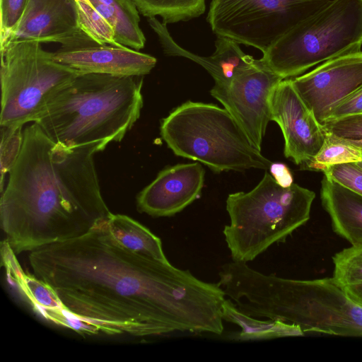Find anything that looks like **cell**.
I'll use <instances>...</instances> for the list:
<instances>
[{
  "label": "cell",
  "instance_id": "d6986e66",
  "mask_svg": "<svg viewBox=\"0 0 362 362\" xmlns=\"http://www.w3.org/2000/svg\"><path fill=\"white\" fill-rule=\"evenodd\" d=\"M89 1L112 28L118 44L138 51L144 47L146 37L139 26V12L132 0Z\"/></svg>",
  "mask_w": 362,
  "mask_h": 362
},
{
  "label": "cell",
  "instance_id": "2e32d148",
  "mask_svg": "<svg viewBox=\"0 0 362 362\" xmlns=\"http://www.w3.org/2000/svg\"><path fill=\"white\" fill-rule=\"evenodd\" d=\"M147 20L157 35L165 55L186 57L199 64L213 77L216 86L226 84L240 69L255 60L244 53L238 42L224 37H217L216 50L212 55L202 57L194 54L174 41L167 29V24L160 22L156 17H149Z\"/></svg>",
  "mask_w": 362,
  "mask_h": 362
},
{
  "label": "cell",
  "instance_id": "8992f818",
  "mask_svg": "<svg viewBox=\"0 0 362 362\" xmlns=\"http://www.w3.org/2000/svg\"><path fill=\"white\" fill-rule=\"evenodd\" d=\"M160 129L176 156L204 163L215 173L266 170L272 163L230 113L214 104L187 101L162 119Z\"/></svg>",
  "mask_w": 362,
  "mask_h": 362
},
{
  "label": "cell",
  "instance_id": "4fadbf2b",
  "mask_svg": "<svg viewBox=\"0 0 362 362\" xmlns=\"http://www.w3.org/2000/svg\"><path fill=\"white\" fill-rule=\"evenodd\" d=\"M272 121L276 122L284 138V156L300 169L318 153L326 136L318 122L295 90L291 79H284L271 97Z\"/></svg>",
  "mask_w": 362,
  "mask_h": 362
},
{
  "label": "cell",
  "instance_id": "277c9868",
  "mask_svg": "<svg viewBox=\"0 0 362 362\" xmlns=\"http://www.w3.org/2000/svg\"><path fill=\"white\" fill-rule=\"evenodd\" d=\"M143 76L83 74L45 103L37 123L69 147L121 141L140 117Z\"/></svg>",
  "mask_w": 362,
  "mask_h": 362
},
{
  "label": "cell",
  "instance_id": "4dcf8cb0",
  "mask_svg": "<svg viewBox=\"0 0 362 362\" xmlns=\"http://www.w3.org/2000/svg\"><path fill=\"white\" fill-rule=\"evenodd\" d=\"M270 174L281 187H290L293 182L292 174L288 168L281 163H272L269 168Z\"/></svg>",
  "mask_w": 362,
  "mask_h": 362
},
{
  "label": "cell",
  "instance_id": "f1b7e54d",
  "mask_svg": "<svg viewBox=\"0 0 362 362\" xmlns=\"http://www.w3.org/2000/svg\"><path fill=\"white\" fill-rule=\"evenodd\" d=\"M25 0H1L0 43L8 37L12 28L19 20Z\"/></svg>",
  "mask_w": 362,
  "mask_h": 362
},
{
  "label": "cell",
  "instance_id": "603a6c76",
  "mask_svg": "<svg viewBox=\"0 0 362 362\" xmlns=\"http://www.w3.org/2000/svg\"><path fill=\"white\" fill-rule=\"evenodd\" d=\"M145 17L160 16L163 23L187 21L202 15L205 0H132Z\"/></svg>",
  "mask_w": 362,
  "mask_h": 362
},
{
  "label": "cell",
  "instance_id": "30bf717a",
  "mask_svg": "<svg viewBox=\"0 0 362 362\" xmlns=\"http://www.w3.org/2000/svg\"><path fill=\"white\" fill-rule=\"evenodd\" d=\"M282 80L260 59H255L240 69L226 84L214 85L210 91L260 151L267 127L272 121V94Z\"/></svg>",
  "mask_w": 362,
  "mask_h": 362
},
{
  "label": "cell",
  "instance_id": "52a82bcc",
  "mask_svg": "<svg viewBox=\"0 0 362 362\" xmlns=\"http://www.w3.org/2000/svg\"><path fill=\"white\" fill-rule=\"evenodd\" d=\"M361 46L362 0H333L279 38L259 59L286 79L331 59L359 52Z\"/></svg>",
  "mask_w": 362,
  "mask_h": 362
},
{
  "label": "cell",
  "instance_id": "5b68a950",
  "mask_svg": "<svg viewBox=\"0 0 362 362\" xmlns=\"http://www.w3.org/2000/svg\"><path fill=\"white\" fill-rule=\"evenodd\" d=\"M313 191L293 183L280 186L268 172L252 190L228 194L230 223L223 234L232 261L254 260L274 243L286 241L309 220Z\"/></svg>",
  "mask_w": 362,
  "mask_h": 362
},
{
  "label": "cell",
  "instance_id": "f546056e",
  "mask_svg": "<svg viewBox=\"0 0 362 362\" xmlns=\"http://www.w3.org/2000/svg\"><path fill=\"white\" fill-rule=\"evenodd\" d=\"M362 113V88L339 103L330 112L327 121Z\"/></svg>",
  "mask_w": 362,
  "mask_h": 362
},
{
  "label": "cell",
  "instance_id": "1f68e13d",
  "mask_svg": "<svg viewBox=\"0 0 362 362\" xmlns=\"http://www.w3.org/2000/svg\"><path fill=\"white\" fill-rule=\"evenodd\" d=\"M356 163L358 165V166H359L361 168H362V160H361V161H360V162H358V163Z\"/></svg>",
  "mask_w": 362,
  "mask_h": 362
},
{
  "label": "cell",
  "instance_id": "83f0119b",
  "mask_svg": "<svg viewBox=\"0 0 362 362\" xmlns=\"http://www.w3.org/2000/svg\"><path fill=\"white\" fill-rule=\"evenodd\" d=\"M323 173L332 180L362 196V168L356 163L333 165Z\"/></svg>",
  "mask_w": 362,
  "mask_h": 362
},
{
  "label": "cell",
  "instance_id": "ffe728a7",
  "mask_svg": "<svg viewBox=\"0 0 362 362\" xmlns=\"http://www.w3.org/2000/svg\"><path fill=\"white\" fill-rule=\"evenodd\" d=\"M222 317L223 321L235 324L241 329L240 332L234 333L231 337L234 340H267L304 335L298 325L279 320H262L247 315L240 311L230 298L224 301Z\"/></svg>",
  "mask_w": 362,
  "mask_h": 362
},
{
  "label": "cell",
  "instance_id": "4316f807",
  "mask_svg": "<svg viewBox=\"0 0 362 362\" xmlns=\"http://www.w3.org/2000/svg\"><path fill=\"white\" fill-rule=\"evenodd\" d=\"M23 127L18 128L1 127V191L4 177L8 173L20 152L23 141Z\"/></svg>",
  "mask_w": 362,
  "mask_h": 362
},
{
  "label": "cell",
  "instance_id": "7c38bea8",
  "mask_svg": "<svg viewBox=\"0 0 362 362\" xmlns=\"http://www.w3.org/2000/svg\"><path fill=\"white\" fill-rule=\"evenodd\" d=\"M18 40L59 43L62 48L97 44L83 30L75 0H25L19 20L0 45Z\"/></svg>",
  "mask_w": 362,
  "mask_h": 362
},
{
  "label": "cell",
  "instance_id": "cb8c5ba5",
  "mask_svg": "<svg viewBox=\"0 0 362 362\" xmlns=\"http://www.w3.org/2000/svg\"><path fill=\"white\" fill-rule=\"evenodd\" d=\"M361 160L362 148L326 133L325 141L318 153L301 170L324 172L333 165Z\"/></svg>",
  "mask_w": 362,
  "mask_h": 362
},
{
  "label": "cell",
  "instance_id": "7a4b0ae2",
  "mask_svg": "<svg viewBox=\"0 0 362 362\" xmlns=\"http://www.w3.org/2000/svg\"><path fill=\"white\" fill-rule=\"evenodd\" d=\"M104 149L55 142L35 122L23 129L0 202L4 243L15 254L81 237L111 215L94 162Z\"/></svg>",
  "mask_w": 362,
  "mask_h": 362
},
{
  "label": "cell",
  "instance_id": "d4e9b609",
  "mask_svg": "<svg viewBox=\"0 0 362 362\" xmlns=\"http://www.w3.org/2000/svg\"><path fill=\"white\" fill-rule=\"evenodd\" d=\"M81 26L86 34L99 45H119L112 28L100 16L89 0H75Z\"/></svg>",
  "mask_w": 362,
  "mask_h": 362
},
{
  "label": "cell",
  "instance_id": "484cf974",
  "mask_svg": "<svg viewBox=\"0 0 362 362\" xmlns=\"http://www.w3.org/2000/svg\"><path fill=\"white\" fill-rule=\"evenodd\" d=\"M322 127L326 133L362 148V113L326 121Z\"/></svg>",
  "mask_w": 362,
  "mask_h": 362
},
{
  "label": "cell",
  "instance_id": "5bb4252c",
  "mask_svg": "<svg viewBox=\"0 0 362 362\" xmlns=\"http://www.w3.org/2000/svg\"><path fill=\"white\" fill-rule=\"evenodd\" d=\"M204 174L199 162L165 167L137 194V210L153 217L174 216L200 197Z\"/></svg>",
  "mask_w": 362,
  "mask_h": 362
},
{
  "label": "cell",
  "instance_id": "9a60e30c",
  "mask_svg": "<svg viewBox=\"0 0 362 362\" xmlns=\"http://www.w3.org/2000/svg\"><path fill=\"white\" fill-rule=\"evenodd\" d=\"M52 58L83 74L117 76H144L156 64V59L126 46L91 45L75 48L60 47Z\"/></svg>",
  "mask_w": 362,
  "mask_h": 362
},
{
  "label": "cell",
  "instance_id": "44dd1931",
  "mask_svg": "<svg viewBox=\"0 0 362 362\" xmlns=\"http://www.w3.org/2000/svg\"><path fill=\"white\" fill-rule=\"evenodd\" d=\"M107 226L115 239L126 249L158 260L168 262L161 240L148 228L124 214L111 215Z\"/></svg>",
  "mask_w": 362,
  "mask_h": 362
},
{
  "label": "cell",
  "instance_id": "3957f363",
  "mask_svg": "<svg viewBox=\"0 0 362 362\" xmlns=\"http://www.w3.org/2000/svg\"><path fill=\"white\" fill-rule=\"evenodd\" d=\"M218 276L225 295L247 315L294 324L304 333L362 337V307L332 277L286 279L234 261L222 265Z\"/></svg>",
  "mask_w": 362,
  "mask_h": 362
},
{
  "label": "cell",
  "instance_id": "8fae6325",
  "mask_svg": "<svg viewBox=\"0 0 362 362\" xmlns=\"http://www.w3.org/2000/svg\"><path fill=\"white\" fill-rule=\"evenodd\" d=\"M291 81L322 125L339 103L362 88V51L327 60Z\"/></svg>",
  "mask_w": 362,
  "mask_h": 362
},
{
  "label": "cell",
  "instance_id": "ba28073f",
  "mask_svg": "<svg viewBox=\"0 0 362 362\" xmlns=\"http://www.w3.org/2000/svg\"><path fill=\"white\" fill-rule=\"evenodd\" d=\"M0 51L1 127L35 122L49 98L81 74L55 62L37 41H8Z\"/></svg>",
  "mask_w": 362,
  "mask_h": 362
},
{
  "label": "cell",
  "instance_id": "7402d4cb",
  "mask_svg": "<svg viewBox=\"0 0 362 362\" xmlns=\"http://www.w3.org/2000/svg\"><path fill=\"white\" fill-rule=\"evenodd\" d=\"M332 278L346 296L362 307V245H351L332 257Z\"/></svg>",
  "mask_w": 362,
  "mask_h": 362
},
{
  "label": "cell",
  "instance_id": "6da1fadb",
  "mask_svg": "<svg viewBox=\"0 0 362 362\" xmlns=\"http://www.w3.org/2000/svg\"><path fill=\"white\" fill-rule=\"evenodd\" d=\"M106 220L81 237L29 252L32 274L69 314L108 334L223 333L226 296L218 283L126 249Z\"/></svg>",
  "mask_w": 362,
  "mask_h": 362
},
{
  "label": "cell",
  "instance_id": "ac0fdd59",
  "mask_svg": "<svg viewBox=\"0 0 362 362\" xmlns=\"http://www.w3.org/2000/svg\"><path fill=\"white\" fill-rule=\"evenodd\" d=\"M4 243L8 248L5 250V255L3 254L7 271L30 304L47 320L71 327L74 318L63 308L53 289L33 274L22 271L13 255L15 253Z\"/></svg>",
  "mask_w": 362,
  "mask_h": 362
},
{
  "label": "cell",
  "instance_id": "e0dca14e",
  "mask_svg": "<svg viewBox=\"0 0 362 362\" xmlns=\"http://www.w3.org/2000/svg\"><path fill=\"white\" fill-rule=\"evenodd\" d=\"M320 198L334 232L351 245H362V196L324 175Z\"/></svg>",
  "mask_w": 362,
  "mask_h": 362
},
{
  "label": "cell",
  "instance_id": "9c48e42d",
  "mask_svg": "<svg viewBox=\"0 0 362 362\" xmlns=\"http://www.w3.org/2000/svg\"><path fill=\"white\" fill-rule=\"evenodd\" d=\"M333 0H212L207 21L217 37L264 53Z\"/></svg>",
  "mask_w": 362,
  "mask_h": 362
}]
</instances>
